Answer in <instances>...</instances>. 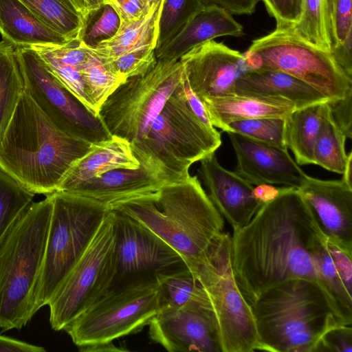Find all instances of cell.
Listing matches in <instances>:
<instances>
[{
  "mask_svg": "<svg viewBox=\"0 0 352 352\" xmlns=\"http://www.w3.org/2000/svg\"><path fill=\"white\" fill-rule=\"evenodd\" d=\"M81 351H113L122 350L113 344V342L94 344L78 347Z\"/></svg>",
  "mask_w": 352,
  "mask_h": 352,
  "instance_id": "52",
  "label": "cell"
},
{
  "mask_svg": "<svg viewBox=\"0 0 352 352\" xmlns=\"http://www.w3.org/2000/svg\"><path fill=\"white\" fill-rule=\"evenodd\" d=\"M198 170L211 201L232 230L245 226L263 205L254 186L234 171L224 168L212 153L200 160Z\"/></svg>",
  "mask_w": 352,
  "mask_h": 352,
  "instance_id": "18",
  "label": "cell"
},
{
  "mask_svg": "<svg viewBox=\"0 0 352 352\" xmlns=\"http://www.w3.org/2000/svg\"><path fill=\"white\" fill-rule=\"evenodd\" d=\"M234 94L258 97H274L288 100L296 109L328 102L320 92L281 71L250 69L236 80Z\"/></svg>",
  "mask_w": 352,
  "mask_h": 352,
  "instance_id": "22",
  "label": "cell"
},
{
  "mask_svg": "<svg viewBox=\"0 0 352 352\" xmlns=\"http://www.w3.org/2000/svg\"><path fill=\"white\" fill-rule=\"evenodd\" d=\"M48 27L72 40L80 37L84 21L69 0H19Z\"/></svg>",
  "mask_w": 352,
  "mask_h": 352,
  "instance_id": "29",
  "label": "cell"
},
{
  "mask_svg": "<svg viewBox=\"0 0 352 352\" xmlns=\"http://www.w3.org/2000/svg\"><path fill=\"white\" fill-rule=\"evenodd\" d=\"M51 194L32 202L0 242V327L21 329L35 314L52 212Z\"/></svg>",
  "mask_w": 352,
  "mask_h": 352,
  "instance_id": "5",
  "label": "cell"
},
{
  "mask_svg": "<svg viewBox=\"0 0 352 352\" xmlns=\"http://www.w3.org/2000/svg\"><path fill=\"white\" fill-rule=\"evenodd\" d=\"M104 3L110 5L116 10L121 23L138 20L153 6L148 0H107Z\"/></svg>",
  "mask_w": 352,
  "mask_h": 352,
  "instance_id": "44",
  "label": "cell"
},
{
  "mask_svg": "<svg viewBox=\"0 0 352 352\" xmlns=\"http://www.w3.org/2000/svg\"><path fill=\"white\" fill-rule=\"evenodd\" d=\"M82 16L84 25L104 4V0H69ZM84 27V26H83Z\"/></svg>",
  "mask_w": 352,
  "mask_h": 352,
  "instance_id": "50",
  "label": "cell"
},
{
  "mask_svg": "<svg viewBox=\"0 0 352 352\" xmlns=\"http://www.w3.org/2000/svg\"><path fill=\"white\" fill-rule=\"evenodd\" d=\"M214 127L225 131L228 124L261 118H285L296 109L291 101L274 97L233 94L201 100Z\"/></svg>",
  "mask_w": 352,
  "mask_h": 352,
  "instance_id": "24",
  "label": "cell"
},
{
  "mask_svg": "<svg viewBox=\"0 0 352 352\" xmlns=\"http://www.w3.org/2000/svg\"><path fill=\"white\" fill-rule=\"evenodd\" d=\"M265 351L316 352L322 336L345 323L318 285L292 278L262 292L250 305Z\"/></svg>",
  "mask_w": 352,
  "mask_h": 352,
  "instance_id": "4",
  "label": "cell"
},
{
  "mask_svg": "<svg viewBox=\"0 0 352 352\" xmlns=\"http://www.w3.org/2000/svg\"><path fill=\"white\" fill-rule=\"evenodd\" d=\"M179 60L184 76L201 100L235 94L236 80L249 69L243 53L214 40L195 47Z\"/></svg>",
  "mask_w": 352,
  "mask_h": 352,
  "instance_id": "16",
  "label": "cell"
},
{
  "mask_svg": "<svg viewBox=\"0 0 352 352\" xmlns=\"http://www.w3.org/2000/svg\"><path fill=\"white\" fill-rule=\"evenodd\" d=\"M221 144L220 133L205 125L190 109L180 80L146 138L131 145L140 165L175 183L188 178L190 166Z\"/></svg>",
  "mask_w": 352,
  "mask_h": 352,
  "instance_id": "6",
  "label": "cell"
},
{
  "mask_svg": "<svg viewBox=\"0 0 352 352\" xmlns=\"http://www.w3.org/2000/svg\"><path fill=\"white\" fill-rule=\"evenodd\" d=\"M267 12L274 18L276 27H290L297 24L302 15L305 0H261Z\"/></svg>",
  "mask_w": 352,
  "mask_h": 352,
  "instance_id": "40",
  "label": "cell"
},
{
  "mask_svg": "<svg viewBox=\"0 0 352 352\" xmlns=\"http://www.w3.org/2000/svg\"><path fill=\"white\" fill-rule=\"evenodd\" d=\"M292 27L305 41L331 53L333 45L329 33L324 0H305L302 17Z\"/></svg>",
  "mask_w": 352,
  "mask_h": 352,
  "instance_id": "34",
  "label": "cell"
},
{
  "mask_svg": "<svg viewBox=\"0 0 352 352\" xmlns=\"http://www.w3.org/2000/svg\"><path fill=\"white\" fill-rule=\"evenodd\" d=\"M284 129L285 118H261L232 122L227 124L224 131L236 133L263 143L287 148Z\"/></svg>",
  "mask_w": 352,
  "mask_h": 352,
  "instance_id": "36",
  "label": "cell"
},
{
  "mask_svg": "<svg viewBox=\"0 0 352 352\" xmlns=\"http://www.w3.org/2000/svg\"><path fill=\"white\" fill-rule=\"evenodd\" d=\"M326 236L298 190L280 187L231 236L233 272L248 302L283 281L305 278L318 285L336 313L313 257L314 248Z\"/></svg>",
  "mask_w": 352,
  "mask_h": 352,
  "instance_id": "1",
  "label": "cell"
},
{
  "mask_svg": "<svg viewBox=\"0 0 352 352\" xmlns=\"http://www.w3.org/2000/svg\"><path fill=\"white\" fill-rule=\"evenodd\" d=\"M182 72L179 60H157L145 74L126 79L99 109L98 116L109 133L131 144L145 139L179 84Z\"/></svg>",
  "mask_w": 352,
  "mask_h": 352,
  "instance_id": "11",
  "label": "cell"
},
{
  "mask_svg": "<svg viewBox=\"0 0 352 352\" xmlns=\"http://www.w3.org/2000/svg\"><path fill=\"white\" fill-rule=\"evenodd\" d=\"M203 7L216 6L231 14H251L260 0H198Z\"/></svg>",
  "mask_w": 352,
  "mask_h": 352,
  "instance_id": "46",
  "label": "cell"
},
{
  "mask_svg": "<svg viewBox=\"0 0 352 352\" xmlns=\"http://www.w3.org/2000/svg\"><path fill=\"white\" fill-rule=\"evenodd\" d=\"M91 146L59 129L24 88L0 139V170L33 193L47 195Z\"/></svg>",
  "mask_w": 352,
  "mask_h": 352,
  "instance_id": "2",
  "label": "cell"
},
{
  "mask_svg": "<svg viewBox=\"0 0 352 352\" xmlns=\"http://www.w3.org/2000/svg\"><path fill=\"white\" fill-rule=\"evenodd\" d=\"M113 211L116 224V267L109 288L157 280L159 275L188 267L181 256L157 235L131 217Z\"/></svg>",
  "mask_w": 352,
  "mask_h": 352,
  "instance_id": "14",
  "label": "cell"
},
{
  "mask_svg": "<svg viewBox=\"0 0 352 352\" xmlns=\"http://www.w3.org/2000/svg\"><path fill=\"white\" fill-rule=\"evenodd\" d=\"M156 278L160 309H178L192 300L207 296L195 274L188 267L159 275Z\"/></svg>",
  "mask_w": 352,
  "mask_h": 352,
  "instance_id": "31",
  "label": "cell"
},
{
  "mask_svg": "<svg viewBox=\"0 0 352 352\" xmlns=\"http://www.w3.org/2000/svg\"><path fill=\"white\" fill-rule=\"evenodd\" d=\"M352 90L342 99L329 102L333 118L346 138H352Z\"/></svg>",
  "mask_w": 352,
  "mask_h": 352,
  "instance_id": "45",
  "label": "cell"
},
{
  "mask_svg": "<svg viewBox=\"0 0 352 352\" xmlns=\"http://www.w3.org/2000/svg\"><path fill=\"white\" fill-rule=\"evenodd\" d=\"M45 352V349L23 341L0 335V352Z\"/></svg>",
  "mask_w": 352,
  "mask_h": 352,
  "instance_id": "49",
  "label": "cell"
},
{
  "mask_svg": "<svg viewBox=\"0 0 352 352\" xmlns=\"http://www.w3.org/2000/svg\"><path fill=\"white\" fill-rule=\"evenodd\" d=\"M34 195L0 170V242L31 205Z\"/></svg>",
  "mask_w": 352,
  "mask_h": 352,
  "instance_id": "32",
  "label": "cell"
},
{
  "mask_svg": "<svg viewBox=\"0 0 352 352\" xmlns=\"http://www.w3.org/2000/svg\"><path fill=\"white\" fill-rule=\"evenodd\" d=\"M116 224L112 210L107 213L88 248L48 304L50 323L56 331L103 296L116 274Z\"/></svg>",
  "mask_w": 352,
  "mask_h": 352,
  "instance_id": "12",
  "label": "cell"
},
{
  "mask_svg": "<svg viewBox=\"0 0 352 352\" xmlns=\"http://www.w3.org/2000/svg\"><path fill=\"white\" fill-rule=\"evenodd\" d=\"M140 166L131 143L112 136L109 140L92 144L89 151L69 168L57 190L68 192L80 184L110 170L135 169Z\"/></svg>",
  "mask_w": 352,
  "mask_h": 352,
  "instance_id": "23",
  "label": "cell"
},
{
  "mask_svg": "<svg viewBox=\"0 0 352 352\" xmlns=\"http://www.w3.org/2000/svg\"><path fill=\"white\" fill-rule=\"evenodd\" d=\"M89 51L88 58L80 72L89 96L99 112L107 98L126 79L113 72L102 58Z\"/></svg>",
  "mask_w": 352,
  "mask_h": 352,
  "instance_id": "33",
  "label": "cell"
},
{
  "mask_svg": "<svg viewBox=\"0 0 352 352\" xmlns=\"http://www.w3.org/2000/svg\"><path fill=\"white\" fill-rule=\"evenodd\" d=\"M181 80L183 85L184 96L190 109L199 118V120L201 121L205 125L210 128H213L214 126L210 122L204 103L201 99L192 91L182 72Z\"/></svg>",
  "mask_w": 352,
  "mask_h": 352,
  "instance_id": "48",
  "label": "cell"
},
{
  "mask_svg": "<svg viewBox=\"0 0 352 352\" xmlns=\"http://www.w3.org/2000/svg\"><path fill=\"white\" fill-rule=\"evenodd\" d=\"M153 342L170 352H221L207 296L178 309H161L148 324Z\"/></svg>",
  "mask_w": 352,
  "mask_h": 352,
  "instance_id": "15",
  "label": "cell"
},
{
  "mask_svg": "<svg viewBox=\"0 0 352 352\" xmlns=\"http://www.w3.org/2000/svg\"><path fill=\"white\" fill-rule=\"evenodd\" d=\"M243 28L226 10L204 7L161 47L155 50L157 60L176 61L195 47L223 36L239 37Z\"/></svg>",
  "mask_w": 352,
  "mask_h": 352,
  "instance_id": "21",
  "label": "cell"
},
{
  "mask_svg": "<svg viewBox=\"0 0 352 352\" xmlns=\"http://www.w3.org/2000/svg\"><path fill=\"white\" fill-rule=\"evenodd\" d=\"M334 45L352 33V0H332Z\"/></svg>",
  "mask_w": 352,
  "mask_h": 352,
  "instance_id": "42",
  "label": "cell"
},
{
  "mask_svg": "<svg viewBox=\"0 0 352 352\" xmlns=\"http://www.w3.org/2000/svg\"><path fill=\"white\" fill-rule=\"evenodd\" d=\"M106 1H107V0H104V3Z\"/></svg>",
  "mask_w": 352,
  "mask_h": 352,
  "instance_id": "56",
  "label": "cell"
},
{
  "mask_svg": "<svg viewBox=\"0 0 352 352\" xmlns=\"http://www.w3.org/2000/svg\"><path fill=\"white\" fill-rule=\"evenodd\" d=\"M155 50L153 46H146L129 51L111 60H103L113 72L128 79L142 75L155 65L157 58Z\"/></svg>",
  "mask_w": 352,
  "mask_h": 352,
  "instance_id": "39",
  "label": "cell"
},
{
  "mask_svg": "<svg viewBox=\"0 0 352 352\" xmlns=\"http://www.w3.org/2000/svg\"><path fill=\"white\" fill-rule=\"evenodd\" d=\"M148 1L151 5H153L154 3L159 2L161 0H148Z\"/></svg>",
  "mask_w": 352,
  "mask_h": 352,
  "instance_id": "55",
  "label": "cell"
},
{
  "mask_svg": "<svg viewBox=\"0 0 352 352\" xmlns=\"http://www.w3.org/2000/svg\"><path fill=\"white\" fill-rule=\"evenodd\" d=\"M280 188L271 185H260L254 188L255 197L263 204L274 199L279 192Z\"/></svg>",
  "mask_w": 352,
  "mask_h": 352,
  "instance_id": "51",
  "label": "cell"
},
{
  "mask_svg": "<svg viewBox=\"0 0 352 352\" xmlns=\"http://www.w3.org/2000/svg\"><path fill=\"white\" fill-rule=\"evenodd\" d=\"M120 23L116 10L104 3L85 23L79 37L82 45L88 49L96 47L102 41L114 36Z\"/></svg>",
  "mask_w": 352,
  "mask_h": 352,
  "instance_id": "38",
  "label": "cell"
},
{
  "mask_svg": "<svg viewBox=\"0 0 352 352\" xmlns=\"http://www.w3.org/2000/svg\"><path fill=\"white\" fill-rule=\"evenodd\" d=\"M160 309L157 280L112 287L63 331L78 346L113 342L148 325Z\"/></svg>",
  "mask_w": 352,
  "mask_h": 352,
  "instance_id": "10",
  "label": "cell"
},
{
  "mask_svg": "<svg viewBox=\"0 0 352 352\" xmlns=\"http://www.w3.org/2000/svg\"><path fill=\"white\" fill-rule=\"evenodd\" d=\"M162 1L153 4L149 11L138 20L121 23L114 36L89 50L107 60L138 48L156 47Z\"/></svg>",
  "mask_w": 352,
  "mask_h": 352,
  "instance_id": "27",
  "label": "cell"
},
{
  "mask_svg": "<svg viewBox=\"0 0 352 352\" xmlns=\"http://www.w3.org/2000/svg\"><path fill=\"white\" fill-rule=\"evenodd\" d=\"M298 190L327 237L352 250V188L342 179L309 176Z\"/></svg>",
  "mask_w": 352,
  "mask_h": 352,
  "instance_id": "19",
  "label": "cell"
},
{
  "mask_svg": "<svg viewBox=\"0 0 352 352\" xmlns=\"http://www.w3.org/2000/svg\"><path fill=\"white\" fill-rule=\"evenodd\" d=\"M250 69L287 73L314 88L329 102L343 98L352 90V78L336 63L330 52L300 37L290 27H276L252 41L243 53Z\"/></svg>",
  "mask_w": 352,
  "mask_h": 352,
  "instance_id": "9",
  "label": "cell"
},
{
  "mask_svg": "<svg viewBox=\"0 0 352 352\" xmlns=\"http://www.w3.org/2000/svg\"><path fill=\"white\" fill-rule=\"evenodd\" d=\"M351 352V324H339L328 330L320 338L316 352Z\"/></svg>",
  "mask_w": 352,
  "mask_h": 352,
  "instance_id": "41",
  "label": "cell"
},
{
  "mask_svg": "<svg viewBox=\"0 0 352 352\" xmlns=\"http://www.w3.org/2000/svg\"><path fill=\"white\" fill-rule=\"evenodd\" d=\"M42 58L47 67L57 79L76 96L91 112L98 116V111L95 107L88 93L84 82L80 69L65 64L46 52L41 45L31 47Z\"/></svg>",
  "mask_w": 352,
  "mask_h": 352,
  "instance_id": "37",
  "label": "cell"
},
{
  "mask_svg": "<svg viewBox=\"0 0 352 352\" xmlns=\"http://www.w3.org/2000/svg\"><path fill=\"white\" fill-rule=\"evenodd\" d=\"M342 180L350 188H352V152L347 154V158L342 173Z\"/></svg>",
  "mask_w": 352,
  "mask_h": 352,
  "instance_id": "53",
  "label": "cell"
},
{
  "mask_svg": "<svg viewBox=\"0 0 352 352\" xmlns=\"http://www.w3.org/2000/svg\"><path fill=\"white\" fill-rule=\"evenodd\" d=\"M189 269L195 274L208 299L221 352L265 351L251 305L234 277L230 234H220Z\"/></svg>",
  "mask_w": 352,
  "mask_h": 352,
  "instance_id": "8",
  "label": "cell"
},
{
  "mask_svg": "<svg viewBox=\"0 0 352 352\" xmlns=\"http://www.w3.org/2000/svg\"><path fill=\"white\" fill-rule=\"evenodd\" d=\"M329 33L332 43L334 45L333 30V6L332 0H324Z\"/></svg>",
  "mask_w": 352,
  "mask_h": 352,
  "instance_id": "54",
  "label": "cell"
},
{
  "mask_svg": "<svg viewBox=\"0 0 352 352\" xmlns=\"http://www.w3.org/2000/svg\"><path fill=\"white\" fill-rule=\"evenodd\" d=\"M23 90L15 47L3 40L0 41V139Z\"/></svg>",
  "mask_w": 352,
  "mask_h": 352,
  "instance_id": "28",
  "label": "cell"
},
{
  "mask_svg": "<svg viewBox=\"0 0 352 352\" xmlns=\"http://www.w3.org/2000/svg\"><path fill=\"white\" fill-rule=\"evenodd\" d=\"M0 34L15 47L58 46L70 41L45 25L19 0H0Z\"/></svg>",
  "mask_w": 352,
  "mask_h": 352,
  "instance_id": "25",
  "label": "cell"
},
{
  "mask_svg": "<svg viewBox=\"0 0 352 352\" xmlns=\"http://www.w3.org/2000/svg\"><path fill=\"white\" fill-rule=\"evenodd\" d=\"M346 139V136L335 122L329 108L321 123L315 142L314 164L329 171L342 174L347 158L345 151Z\"/></svg>",
  "mask_w": 352,
  "mask_h": 352,
  "instance_id": "30",
  "label": "cell"
},
{
  "mask_svg": "<svg viewBox=\"0 0 352 352\" xmlns=\"http://www.w3.org/2000/svg\"><path fill=\"white\" fill-rule=\"evenodd\" d=\"M329 108L328 102H318L295 109L285 118V144L298 165L314 164L315 142Z\"/></svg>",
  "mask_w": 352,
  "mask_h": 352,
  "instance_id": "26",
  "label": "cell"
},
{
  "mask_svg": "<svg viewBox=\"0 0 352 352\" xmlns=\"http://www.w3.org/2000/svg\"><path fill=\"white\" fill-rule=\"evenodd\" d=\"M34 310L48 305L80 260L111 208L95 199L56 190Z\"/></svg>",
  "mask_w": 352,
  "mask_h": 352,
  "instance_id": "7",
  "label": "cell"
},
{
  "mask_svg": "<svg viewBox=\"0 0 352 352\" xmlns=\"http://www.w3.org/2000/svg\"><path fill=\"white\" fill-rule=\"evenodd\" d=\"M234 150V172L254 186L280 184L300 188L307 175L287 148L263 143L243 135L228 132Z\"/></svg>",
  "mask_w": 352,
  "mask_h": 352,
  "instance_id": "17",
  "label": "cell"
},
{
  "mask_svg": "<svg viewBox=\"0 0 352 352\" xmlns=\"http://www.w3.org/2000/svg\"><path fill=\"white\" fill-rule=\"evenodd\" d=\"M352 33L342 42L332 47L331 54L336 63L352 78Z\"/></svg>",
  "mask_w": 352,
  "mask_h": 352,
  "instance_id": "47",
  "label": "cell"
},
{
  "mask_svg": "<svg viewBox=\"0 0 352 352\" xmlns=\"http://www.w3.org/2000/svg\"><path fill=\"white\" fill-rule=\"evenodd\" d=\"M327 246L338 274L347 292L352 295V250L327 238Z\"/></svg>",
  "mask_w": 352,
  "mask_h": 352,
  "instance_id": "43",
  "label": "cell"
},
{
  "mask_svg": "<svg viewBox=\"0 0 352 352\" xmlns=\"http://www.w3.org/2000/svg\"><path fill=\"white\" fill-rule=\"evenodd\" d=\"M15 49L25 89L54 125L92 144L112 138L100 117L57 79L32 48Z\"/></svg>",
  "mask_w": 352,
  "mask_h": 352,
  "instance_id": "13",
  "label": "cell"
},
{
  "mask_svg": "<svg viewBox=\"0 0 352 352\" xmlns=\"http://www.w3.org/2000/svg\"><path fill=\"white\" fill-rule=\"evenodd\" d=\"M170 184L164 177L140 165L135 169H115L88 179L67 192L108 205L147 195Z\"/></svg>",
  "mask_w": 352,
  "mask_h": 352,
  "instance_id": "20",
  "label": "cell"
},
{
  "mask_svg": "<svg viewBox=\"0 0 352 352\" xmlns=\"http://www.w3.org/2000/svg\"><path fill=\"white\" fill-rule=\"evenodd\" d=\"M155 233L177 252L188 268L223 231V217L197 175L110 206Z\"/></svg>",
  "mask_w": 352,
  "mask_h": 352,
  "instance_id": "3",
  "label": "cell"
},
{
  "mask_svg": "<svg viewBox=\"0 0 352 352\" xmlns=\"http://www.w3.org/2000/svg\"><path fill=\"white\" fill-rule=\"evenodd\" d=\"M203 8L198 0H163L155 50L173 37Z\"/></svg>",
  "mask_w": 352,
  "mask_h": 352,
  "instance_id": "35",
  "label": "cell"
}]
</instances>
